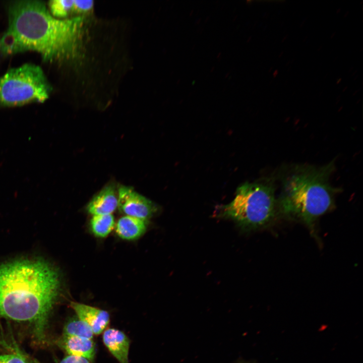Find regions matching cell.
Returning <instances> with one entry per match:
<instances>
[{
    "label": "cell",
    "instance_id": "5b68a950",
    "mask_svg": "<svg viewBox=\"0 0 363 363\" xmlns=\"http://www.w3.org/2000/svg\"><path fill=\"white\" fill-rule=\"evenodd\" d=\"M51 87L40 67L27 64L9 70L0 77V107L41 102Z\"/></svg>",
    "mask_w": 363,
    "mask_h": 363
},
{
    "label": "cell",
    "instance_id": "2e32d148",
    "mask_svg": "<svg viewBox=\"0 0 363 363\" xmlns=\"http://www.w3.org/2000/svg\"><path fill=\"white\" fill-rule=\"evenodd\" d=\"M0 363H28L25 357L19 353L0 355Z\"/></svg>",
    "mask_w": 363,
    "mask_h": 363
},
{
    "label": "cell",
    "instance_id": "3957f363",
    "mask_svg": "<svg viewBox=\"0 0 363 363\" xmlns=\"http://www.w3.org/2000/svg\"><path fill=\"white\" fill-rule=\"evenodd\" d=\"M334 169L332 161L320 167L298 165L290 170L282 178L277 202L281 212L311 225L328 212L338 191L329 182Z\"/></svg>",
    "mask_w": 363,
    "mask_h": 363
},
{
    "label": "cell",
    "instance_id": "277c9868",
    "mask_svg": "<svg viewBox=\"0 0 363 363\" xmlns=\"http://www.w3.org/2000/svg\"><path fill=\"white\" fill-rule=\"evenodd\" d=\"M277 201L275 188L271 182H246L237 189L234 199L218 206L216 217L230 219L245 230L267 226L274 219Z\"/></svg>",
    "mask_w": 363,
    "mask_h": 363
},
{
    "label": "cell",
    "instance_id": "52a82bcc",
    "mask_svg": "<svg viewBox=\"0 0 363 363\" xmlns=\"http://www.w3.org/2000/svg\"><path fill=\"white\" fill-rule=\"evenodd\" d=\"M70 306L76 316L90 326L94 335L103 333L109 323L110 315L105 310L74 301Z\"/></svg>",
    "mask_w": 363,
    "mask_h": 363
},
{
    "label": "cell",
    "instance_id": "8992f818",
    "mask_svg": "<svg viewBox=\"0 0 363 363\" xmlns=\"http://www.w3.org/2000/svg\"><path fill=\"white\" fill-rule=\"evenodd\" d=\"M117 198L119 211L127 216L147 220L157 210L153 202L131 187L120 186Z\"/></svg>",
    "mask_w": 363,
    "mask_h": 363
},
{
    "label": "cell",
    "instance_id": "30bf717a",
    "mask_svg": "<svg viewBox=\"0 0 363 363\" xmlns=\"http://www.w3.org/2000/svg\"><path fill=\"white\" fill-rule=\"evenodd\" d=\"M118 206V198L113 185L102 189L90 201L87 211L93 215L111 214Z\"/></svg>",
    "mask_w": 363,
    "mask_h": 363
},
{
    "label": "cell",
    "instance_id": "ba28073f",
    "mask_svg": "<svg viewBox=\"0 0 363 363\" xmlns=\"http://www.w3.org/2000/svg\"><path fill=\"white\" fill-rule=\"evenodd\" d=\"M102 340L111 354L119 363H129L130 340L122 331L115 328L105 329Z\"/></svg>",
    "mask_w": 363,
    "mask_h": 363
},
{
    "label": "cell",
    "instance_id": "4fadbf2b",
    "mask_svg": "<svg viewBox=\"0 0 363 363\" xmlns=\"http://www.w3.org/2000/svg\"><path fill=\"white\" fill-rule=\"evenodd\" d=\"M63 335L93 339L94 334L90 326L76 316L65 324Z\"/></svg>",
    "mask_w": 363,
    "mask_h": 363
},
{
    "label": "cell",
    "instance_id": "7c38bea8",
    "mask_svg": "<svg viewBox=\"0 0 363 363\" xmlns=\"http://www.w3.org/2000/svg\"><path fill=\"white\" fill-rule=\"evenodd\" d=\"M115 221L112 214L93 215L90 221V229L98 237H106L114 227Z\"/></svg>",
    "mask_w": 363,
    "mask_h": 363
},
{
    "label": "cell",
    "instance_id": "9c48e42d",
    "mask_svg": "<svg viewBox=\"0 0 363 363\" xmlns=\"http://www.w3.org/2000/svg\"><path fill=\"white\" fill-rule=\"evenodd\" d=\"M58 344L68 355L85 358L91 362L94 359L96 347L93 339L62 335Z\"/></svg>",
    "mask_w": 363,
    "mask_h": 363
},
{
    "label": "cell",
    "instance_id": "8fae6325",
    "mask_svg": "<svg viewBox=\"0 0 363 363\" xmlns=\"http://www.w3.org/2000/svg\"><path fill=\"white\" fill-rule=\"evenodd\" d=\"M146 227V220L126 215L118 219L115 231L120 238L133 240L142 236Z\"/></svg>",
    "mask_w": 363,
    "mask_h": 363
},
{
    "label": "cell",
    "instance_id": "6da1fadb",
    "mask_svg": "<svg viewBox=\"0 0 363 363\" xmlns=\"http://www.w3.org/2000/svg\"><path fill=\"white\" fill-rule=\"evenodd\" d=\"M9 25L0 38V52L13 54L28 50L39 53L46 62L79 58L85 33L84 17L59 19L36 1L12 2Z\"/></svg>",
    "mask_w": 363,
    "mask_h": 363
},
{
    "label": "cell",
    "instance_id": "e0dca14e",
    "mask_svg": "<svg viewBox=\"0 0 363 363\" xmlns=\"http://www.w3.org/2000/svg\"><path fill=\"white\" fill-rule=\"evenodd\" d=\"M59 363H92V362L85 358L68 355Z\"/></svg>",
    "mask_w": 363,
    "mask_h": 363
},
{
    "label": "cell",
    "instance_id": "ac0fdd59",
    "mask_svg": "<svg viewBox=\"0 0 363 363\" xmlns=\"http://www.w3.org/2000/svg\"><path fill=\"white\" fill-rule=\"evenodd\" d=\"M278 72V71H277V70H275V73H273V76H274V77H275L276 76V75H277V74H278V72Z\"/></svg>",
    "mask_w": 363,
    "mask_h": 363
},
{
    "label": "cell",
    "instance_id": "7a4b0ae2",
    "mask_svg": "<svg viewBox=\"0 0 363 363\" xmlns=\"http://www.w3.org/2000/svg\"><path fill=\"white\" fill-rule=\"evenodd\" d=\"M56 269L40 260L0 265V317L28 323L39 341L60 291Z\"/></svg>",
    "mask_w": 363,
    "mask_h": 363
},
{
    "label": "cell",
    "instance_id": "5bb4252c",
    "mask_svg": "<svg viewBox=\"0 0 363 363\" xmlns=\"http://www.w3.org/2000/svg\"><path fill=\"white\" fill-rule=\"evenodd\" d=\"M48 5V10L53 17L64 19L73 13L74 0L50 1Z\"/></svg>",
    "mask_w": 363,
    "mask_h": 363
},
{
    "label": "cell",
    "instance_id": "9a60e30c",
    "mask_svg": "<svg viewBox=\"0 0 363 363\" xmlns=\"http://www.w3.org/2000/svg\"><path fill=\"white\" fill-rule=\"evenodd\" d=\"M94 6L93 1H74L73 12L77 14H85L92 10Z\"/></svg>",
    "mask_w": 363,
    "mask_h": 363
}]
</instances>
